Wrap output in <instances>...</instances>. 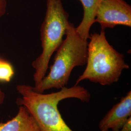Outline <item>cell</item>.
Instances as JSON below:
<instances>
[{
    "instance_id": "obj_4",
    "label": "cell",
    "mask_w": 131,
    "mask_h": 131,
    "mask_svg": "<svg viewBox=\"0 0 131 131\" xmlns=\"http://www.w3.org/2000/svg\"><path fill=\"white\" fill-rule=\"evenodd\" d=\"M69 19L62 0H46L45 16L40 29L42 52L32 63L35 86L45 76L51 57L63 42Z\"/></svg>"
},
{
    "instance_id": "obj_1",
    "label": "cell",
    "mask_w": 131,
    "mask_h": 131,
    "mask_svg": "<svg viewBox=\"0 0 131 131\" xmlns=\"http://www.w3.org/2000/svg\"><path fill=\"white\" fill-rule=\"evenodd\" d=\"M16 89L21 95L17 103L27 109L40 131H73L62 117L58 104L70 98L77 99L86 103H89L91 98L89 91L79 84L65 87L59 91L49 94L39 93L33 86L26 84H19Z\"/></svg>"
},
{
    "instance_id": "obj_9",
    "label": "cell",
    "mask_w": 131,
    "mask_h": 131,
    "mask_svg": "<svg viewBox=\"0 0 131 131\" xmlns=\"http://www.w3.org/2000/svg\"><path fill=\"white\" fill-rule=\"evenodd\" d=\"M15 75L13 65L9 61L0 57V82L8 83Z\"/></svg>"
},
{
    "instance_id": "obj_7",
    "label": "cell",
    "mask_w": 131,
    "mask_h": 131,
    "mask_svg": "<svg viewBox=\"0 0 131 131\" xmlns=\"http://www.w3.org/2000/svg\"><path fill=\"white\" fill-rule=\"evenodd\" d=\"M0 131H40L27 109L19 105L17 115L6 122H0Z\"/></svg>"
},
{
    "instance_id": "obj_6",
    "label": "cell",
    "mask_w": 131,
    "mask_h": 131,
    "mask_svg": "<svg viewBox=\"0 0 131 131\" xmlns=\"http://www.w3.org/2000/svg\"><path fill=\"white\" fill-rule=\"evenodd\" d=\"M131 117V91L114 105L99 124L100 131H119Z\"/></svg>"
},
{
    "instance_id": "obj_11",
    "label": "cell",
    "mask_w": 131,
    "mask_h": 131,
    "mask_svg": "<svg viewBox=\"0 0 131 131\" xmlns=\"http://www.w3.org/2000/svg\"><path fill=\"white\" fill-rule=\"evenodd\" d=\"M119 131H131V117L128 119L124 125Z\"/></svg>"
},
{
    "instance_id": "obj_10",
    "label": "cell",
    "mask_w": 131,
    "mask_h": 131,
    "mask_svg": "<svg viewBox=\"0 0 131 131\" xmlns=\"http://www.w3.org/2000/svg\"><path fill=\"white\" fill-rule=\"evenodd\" d=\"M6 0H0V19L5 15L7 8Z\"/></svg>"
},
{
    "instance_id": "obj_8",
    "label": "cell",
    "mask_w": 131,
    "mask_h": 131,
    "mask_svg": "<svg viewBox=\"0 0 131 131\" xmlns=\"http://www.w3.org/2000/svg\"><path fill=\"white\" fill-rule=\"evenodd\" d=\"M83 8V16L81 22L76 27L81 37L88 40L90 38V30L95 22L96 11L101 0H79Z\"/></svg>"
},
{
    "instance_id": "obj_12",
    "label": "cell",
    "mask_w": 131,
    "mask_h": 131,
    "mask_svg": "<svg viewBox=\"0 0 131 131\" xmlns=\"http://www.w3.org/2000/svg\"><path fill=\"white\" fill-rule=\"evenodd\" d=\"M5 98V92L0 88V106L4 102Z\"/></svg>"
},
{
    "instance_id": "obj_3",
    "label": "cell",
    "mask_w": 131,
    "mask_h": 131,
    "mask_svg": "<svg viewBox=\"0 0 131 131\" xmlns=\"http://www.w3.org/2000/svg\"><path fill=\"white\" fill-rule=\"evenodd\" d=\"M66 38L56 50L53 63L47 75L34 89L39 93L47 90L61 89L68 84L72 71L76 67L86 64L88 41L82 38L76 27L69 23Z\"/></svg>"
},
{
    "instance_id": "obj_5",
    "label": "cell",
    "mask_w": 131,
    "mask_h": 131,
    "mask_svg": "<svg viewBox=\"0 0 131 131\" xmlns=\"http://www.w3.org/2000/svg\"><path fill=\"white\" fill-rule=\"evenodd\" d=\"M94 22L104 30L117 25L131 27V6L125 0H101Z\"/></svg>"
},
{
    "instance_id": "obj_2",
    "label": "cell",
    "mask_w": 131,
    "mask_h": 131,
    "mask_svg": "<svg viewBox=\"0 0 131 131\" xmlns=\"http://www.w3.org/2000/svg\"><path fill=\"white\" fill-rule=\"evenodd\" d=\"M89 39L86 66L75 85L84 80L102 85L117 83L122 71L129 68L123 54L109 43L104 29H101L99 33L90 34Z\"/></svg>"
}]
</instances>
